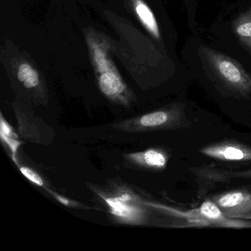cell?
Segmentation results:
<instances>
[{"label":"cell","instance_id":"obj_1","mask_svg":"<svg viewBox=\"0 0 251 251\" xmlns=\"http://www.w3.org/2000/svg\"><path fill=\"white\" fill-rule=\"evenodd\" d=\"M84 36L101 93L112 103L130 108L136 101V96L114 64V41L91 27L84 29Z\"/></svg>","mask_w":251,"mask_h":251},{"label":"cell","instance_id":"obj_2","mask_svg":"<svg viewBox=\"0 0 251 251\" xmlns=\"http://www.w3.org/2000/svg\"><path fill=\"white\" fill-rule=\"evenodd\" d=\"M201 60L222 87L239 98L251 95V75L238 61L205 46L199 48Z\"/></svg>","mask_w":251,"mask_h":251},{"label":"cell","instance_id":"obj_3","mask_svg":"<svg viewBox=\"0 0 251 251\" xmlns=\"http://www.w3.org/2000/svg\"><path fill=\"white\" fill-rule=\"evenodd\" d=\"M191 126L185 105L179 102L114 125L115 128L130 133L189 128Z\"/></svg>","mask_w":251,"mask_h":251},{"label":"cell","instance_id":"obj_4","mask_svg":"<svg viewBox=\"0 0 251 251\" xmlns=\"http://www.w3.org/2000/svg\"><path fill=\"white\" fill-rule=\"evenodd\" d=\"M176 215L184 219L192 226L230 228L251 227V220H237L227 217L211 199L205 200L196 209L187 211L176 210Z\"/></svg>","mask_w":251,"mask_h":251},{"label":"cell","instance_id":"obj_5","mask_svg":"<svg viewBox=\"0 0 251 251\" xmlns=\"http://www.w3.org/2000/svg\"><path fill=\"white\" fill-rule=\"evenodd\" d=\"M230 218L251 220V192L245 189L227 191L211 198Z\"/></svg>","mask_w":251,"mask_h":251},{"label":"cell","instance_id":"obj_6","mask_svg":"<svg viewBox=\"0 0 251 251\" xmlns=\"http://www.w3.org/2000/svg\"><path fill=\"white\" fill-rule=\"evenodd\" d=\"M100 196L109 207L110 212L123 223H142L146 219V212L140 204H136V198L129 192H123L114 196Z\"/></svg>","mask_w":251,"mask_h":251},{"label":"cell","instance_id":"obj_7","mask_svg":"<svg viewBox=\"0 0 251 251\" xmlns=\"http://www.w3.org/2000/svg\"><path fill=\"white\" fill-rule=\"evenodd\" d=\"M13 73L25 89L38 95L46 93V86L42 73L31 60L23 55L14 57L11 61Z\"/></svg>","mask_w":251,"mask_h":251},{"label":"cell","instance_id":"obj_8","mask_svg":"<svg viewBox=\"0 0 251 251\" xmlns=\"http://www.w3.org/2000/svg\"><path fill=\"white\" fill-rule=\"evenodd\" d=\"M202 155L223 161L246 162L251 161V147L234 141H223L201 148Z\"/></svg>","mask_w":251,"mask_h":251},{"label":"cell","instance_id":"obj_9","mask_svg":"<svg viewBox=\"0 0 251 251\" xmlns=\"http://www.w3.org/2000/svg\"><path fill=\"white\" fill-rule=\"evenodd\" d=\"M126 159L133 165L150 170H163L167 167L169 156L165 151L158 148H151L141 152H132L126 155Z\"/></svg>","mask_w":251,"mask_h":251},{"label":"cell","instance_id":"obj_10","mask_svg":"<svg viewBox=\"0 0 251 251\" xmlns=\"http://www.w3.org/2000/svg\"><path fill=\"white\" fill-rule=\"evenodd\" d=\"M127 2L130 9L145 30L155 40L161 41V30L156 17L145 0H127Z\"/></svg>","mask_w":251,"mask_h":251},{"label":"cell","instance_id":"obj_11","mask_svg":"<svg viewBox=\"0 0 251 251\" xmlns=\"http://www.w3.org/2000/svg\"><path fill=\"white\" fill-rule=\"evenodd\" d=\"M232 31L240 43L251 52V6L233 20Z\"/></svg>","mask_w":251,"mask_h":251},{"label":"cell","instance_id":"obj_12","mask_svg":"<svg viewBox=\"0 0 251 251\" xmlns=\"http://www.w3.org/2000/svg\"><path fill=\"white\" fill-rule=\"evenodd\" d=\"M0 136L2 140L8 145L9 149L12 152L13 159L17 163L16 160V155H17V151L21 143L18 140V136L14 131L13 127L5 121L3 115L1 114V130H0Z\"/></svg>","mask_w":251,"mask_h":251},{"label":"cell","instance_id":"obj_13","mask_svg":"<svg viewBox=\"0 0 251 251\" xmlns=\"http://www.w3.org/2000/svg\"><path fill=\"white\" fill-rule=\"evenodd\" d=\"M20 172L23 173V176L28 179L30 182L37 185L39 186L44 187L45 186V182H44L43 178L41 177L39 173H36L33 169L27 167H20Z\"/></svg>","mask_w":251,"mask_h":251},{"label":"cell","instance_id":"obj_14","mask_svg":"<svg viewBox=\"0 0 251 251\" xmlns=\"http://www.w3.org/2000/svg\"><path fill=\"white\" fill-rule=\"evenodd\" d=\"M53 195L60 202L64 204V205H67V206H72L73 205V202L69 201L67 198H64V197L61 196L59 195H56V194H53Z\"/></svg>","mask_w":251,"mask_h":251},{"label":"cell","instance_id":"obj_15","mask_svg":"<svg viewBox=\"0 0 251 251\" xmlns=\"http://www.w3.org/2000/svg\"><path fill=\"white\" fill-rule=\"evenodd\" d=\"M248 173H249V177H251V170H248Z\"/></svg>","mask_w":251,"mask_h":251},{"label":"cell","instance_id":"obj_16","mask_svg":"<svg viewBox=\"0 0 251 251\" xmlns=\"http://www.w3.org/2000/svg\"><path fill=\"white\" fill-rule=\"evenodd\" d=\"M185 2H191V1H192V0H184Z\"/></svg>","mask_w":251,"mask_h":251}]
</instances>
